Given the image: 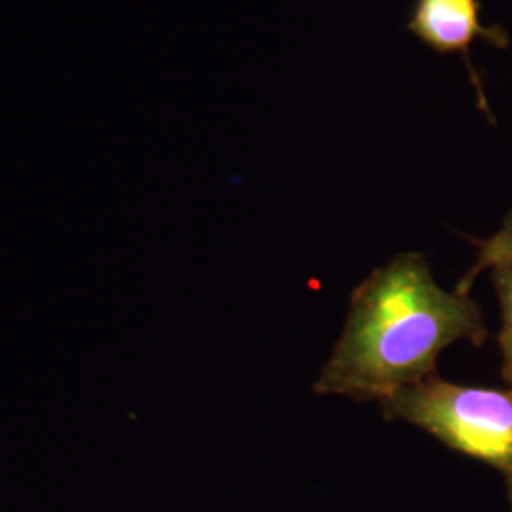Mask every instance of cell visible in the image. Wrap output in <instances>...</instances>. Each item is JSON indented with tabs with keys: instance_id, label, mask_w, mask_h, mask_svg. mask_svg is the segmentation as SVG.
Segmentation results:
<instances>
[{
	"instance_id": "obj_1",
	"label": "cell",
	"mask_w": 512,
	"mask_h": 512,
	"mask_svg": "<svg viewBox=\"0 0 512 512\" xmlns=\"http://www.w3.org/2000/svg\"><path fill=\"white\" fill-rule=\"evenodd\" d=\"M486 340L469 294L446 291L420 253L393 256L353 291L348 317L313 391L382 403L431 378L442 351Z\"/></svg>"
},
{
	"instance_id": "obj_2",
	"label": "cell",
	"mask_w": 512,
	"mask_h": 512,
	"mask_svg": "<svg viewBox=\"0 0 512 512\" xmlns=\"http://www.w3.org/2000/svg\"><path fill=\"white\" fill-rule=\"evenodd\" d=\"M380 406L387 420L412 423L461 454L512 473V391L431 376Z\"/></svg>"
},
{
	"instance_id": "obj_3",
	"label": "cell",
	"mask_w": 512,
	"mask_h": 512,
	"mask_svg": "<svg viewBox=\"0 0 512 512\" xmlns=\"http://www.w3.org/2000/svg\"><path fill=\"white\" fill-rule=\"evenodd\" d=\"M408 31L437 54H465L476 37L507 46L501 29L480 23L478 0H416Z\"/></svg>"
},
{
	"instance_id": "obj_4",
	"label": "cell",
	"mask_w": 512,
	"mask_h": 512,
	"mask_svg": "<svg viewBox=\"0 0 512 512\" xmlns=\"http://www.w3.org/2000/svg\"><path fill=\"white\" fill-rule=\"evenodd\" d=\"M512 260V211L505 217L501 228L494 236L478 241V255H476L473 266L465 272L458 283V293L469 294L473 283L478 275L484 274L486 270H492L495 266Z\"/></svg>"
},
{
	"instance_id": "obj_5",
	"label": "cell",
	"mask_w": 512,
	"mask_h": 512,
	"mask_svg": "<svg viewBox=\"0 0 512 512\" xmlns=\"http://www.w3.org/2000/svg\"><path fill=\"white\" fill-rule=\"evenodd\" d=\"M494 275L495 293L501 308L499 346L503 355V376L512 384V260L490 270Z\"/></svg>"
}]
</instances>
